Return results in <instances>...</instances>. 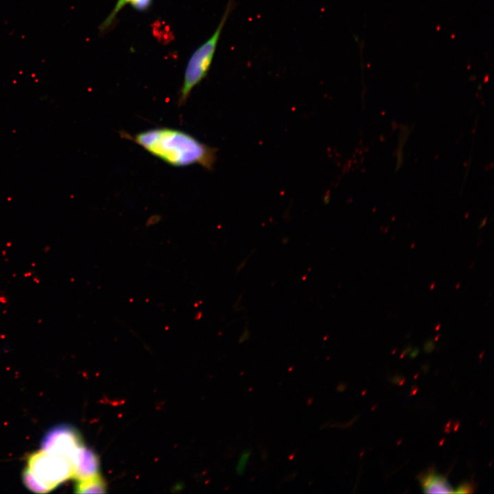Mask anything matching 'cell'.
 I'll use <instances>...</instances> for the list:
<instances>
[{"mask_svg":"<svg viewBox=\"0 0 494 494\" xmlns=\"http://www.w3.org/2000/svg\"><path fill=\"white\" fill-rule=\"evenodd\" d=\"M84 445L81 435L68 425H59L50 430L42 440V449L69 459L73 464L79 449Z\"/></svg>","mask_w":494,"mask_h":494,"instance_id":"cell-4","label":"cell"},{"mask_svg":"<svg viewBox=\"0 0 494 494\" xmlns=\"http://www.w3.org/2000/svg\"><path fill=\"white\" fill-rule=\"evenodd\" d=\"M473 491L472 486L471 484L468 483H464L460 485V486L458 487L457 490L454 491V493H471Z\"/></svg>","mask_w":494,"mask_h":494,"instance_id":"cell-10","label":"cell"},{"mask_svg":"<svg viewBox=\"0 0 494 494\" xmlns=\"http://www.w3.org/2000/svg\"><path fill=\"white\" fill-rule=\"evenodd\" d=\"M152 0H117V3L111 13L102 23L100 30H104L111 25L118 12L128 3L139 11L146 10L152 3Z\"/></svg>","mask_w":494,"mask_h":494,"instance_id":"cell-8","label":"cell"},{"mask_svg":"<svg viewBox=\"0 0 494 494\" xmlns=\"http://www.w3.org/2000/svg\"><path fill=\"white\" fill-rule=\"evenodd\" d=\"M233 0H229L213 34L191 56L185 71L183 82L179 93V106L186 103L193 88L207 75L214 57L223 27L233 9Z\"/></svg>","mask_w":494,"mask_h":494,"instance_id":"cell-2","label":"cell"},{"mask_svg":"<svg viewBox=\"0 0 494 494\" xmlns=\"http://www.w3.org/2000/svg\"><path fill=\"white\" fill-rule=\"evenodd\" d=\"M250 455L251 451L249 449H246L241 454L236 466V472L238 475L244 474Z\"/></svg>","mask_w":494,"mask_h":494,"instance_id":"cell-9","label":"cell"},{"mask_svg":"<svg viewBox=\"0 0 494 494\" xmlns=\"http://www.w3.org/2000/svg\"><path fill=\"white\" fill-rule=\"evenodd\" d=\"M486 221H487V218H486V217H485L484 219H483V220H482L480 224L479 228H482L483 226H484V225H485L486 223Z\"/></svg>","mask_w":494,"mask_h":494,"instance_id":"cell-11","label":"cell"},{"mask_svg":"<svg viewBox=\"0 0 494 494\" xmlns=\"http://www.w3.org/2000/svg\"><path fill=\"white\" fill-rule=\"evenodd\" d=\"M26 469L48 492L68 479L73 478L74 470L69 459L43 449L28 457Z\"/></svg>","mask_w":494,"mask_h":494,"instance_id":"cell-3","label":"cell"},{"mask_svg":"<svg viewBox=\"0 0 494 494\" xmlns=\"http://www.w3.org/2000/svg\"><path fill=\"white\" fill-rule=\"evenodd\" d=\"M73 478L76 480L88 478L98 474L99 459L91 449L83 445L73 460Z\"/></svg>","mask_w":494,"mask_h":494,"instance_id":"cell-5","label":"cell"},{"mask_svg":"<svg viewBox=\"0 0 494 494\" xmlns=\"http://www.w3.org/2000/svg\"><path fill=\"white\" fill-rule=\"evenodd\" d=\"M107 485L104 478L99 474L77 480L75 486L76 493H104L106 492Z\"/></svg>","mask_w":494,"mask_h":494,"instance_id":"cell-7","label":"cell"},{"mask_svg":"<svg viewBox=\"0 0 494 494\" xmlns=\"http://www.w3.org/2000/svg\"><path fill=\"white\" fill-rule=\"evenodd\" d=\"M424 493H454L452 486L444 477L434 471H428L419 477Z\"/></svg>","mask_w":494,"mask_h":494,"instance_id":"cell-6","label":"cell"},{"mask_svg":"<svg viewBox=\"0 0 494 494\" xmlns=\"http://www.w3.org/2000/svg\"><path fill=\"white\" fill-rule=\"evenodd\" d=\"M121 137L136 143L154 156L174 167L199 165L211 170L216 161V150L183 130L156 128L131 136Z\"/></svg>","mask_w":494,"mask_h":494,"instance_id":"cell-1","label":"cell"}]
</instances>
